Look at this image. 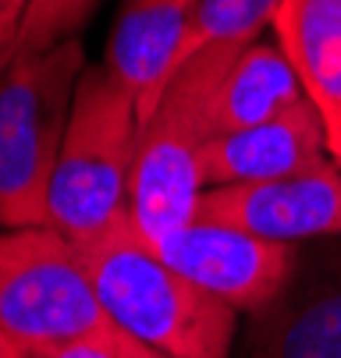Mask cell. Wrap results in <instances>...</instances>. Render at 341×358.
<instances>
[{"label":"cell","instance_id":"1","mask_svg":"<svg viewBox=\"0 0 341 358\" xmlns=\"http://www.w3.org/2000/svg\"><path fill=\"white\" fill-rule=\"evenodd\" d=\"M78 248L111 327L167 358L231 355L238 309L167 266L132 217Z\"/></svg>","mask_w":341,"mask_h":358},{"label":"cell","instance_id":"2","mask_svg":"<svg viewBox=\"0 0 341 358\" xmlns=\"http://www.w3.org/2000/svg\"><path fill=\"white\" fill-rule=\"evenodd\" d=\"M242 50V43H224L185 61L167 82L160 107L139 131L128 217L150 245L196 217L203 192V149L217 135V92Z\"/></svg>","mask_w":341,"mask_h":358},{"label":"cell","instance_id":"3","mask_svg":"<svg viewBox=\"0 0 341 358\" xmlns=\"http://www.w3.org/2000/svg\"><path fill=\"white\" fill-rule=\"evenodd\" d=\"M139 131L142 121L125 85L104 64H89L78 78L61 157L50 178L46 224L75 245H89L128 220Z\"/></svg>","mask_w":341,"mask_h":358},{"label":"cell","instance_id":"4","mask_svg":"<svg viewBox=\"0 0 341 358\" xmlns=\"http://www.w3.org/2000/svg\"><path fill=\"white\" fill-rule=\"evenodd\" d=\"M89 68L82 39L18 54L0 71V227H39L71 103Z\"/></svg>","mask_w":341,"mask_h":358},{"label":"cell","instance_id":"5","mask_svg":"<svg viewBox=\"0 0 341 358\" xmlns=\"http://www.w3.org/2000/svg\"><path fill=\"white\" fill-rule=\"evenodd\" d=\"M82 248L57 227H0V330L29 351L107 330Z\"/></svg>","mask_w":341,"mask_h":358},{"label":"cell","instance_id":"6","mask_svg":"<svg viewBox=\"0 0 341 358\" xmlns=\"http://www.w3.org/2000/svg\"><path fill=\"white\" fill-rule=\"evenodd\" d=\"M192 220L231 224L277 245L341 238V167L327 157L288 178L203 188Z\"/></svg>","mask_w":341,"mask_h":358},{"label":"cell","instance_id":"7","mask_svg":"<svg viewBox=\"0 0 341 358\" xmlns=\"http://www.w3.org/2000/svg\"><path fill=\"white\" fill-rule=\"evenodd\" d=\"M160 259L238 313H260L277 298L302 245H277L231 224L192 220L153 245Z\"/></svg>","mask_w":341,"mask_h":358},{"label":"cell","instance_id":"8","mask_svg":"<svg viewBox=\"0 0 341 358\" xmlns=\"http://www.w3.org/2000/svg\"><path fill=\"white\" fill-rule=\"evenodd\" d=\"M249 358H341V245L302 255L270 305L253 313Z\"/></svg>","mask_w":341,"mask_h":358},{"label":"cell","instance_id":"9","mask_svg":"<svg viewBox=\"0 0 341 358\" xmlns=\"http://www.w3.org/2000/svg\"><path fill=\"white\" fill-rule=\"evenodd\" d=\"M327 157L323 121L309 99H302L263 124L214 135L203 149V188L288 178Z\"/></svg>","mask_w":341,"mask_h":358},{"label":"cell","instance_id":"10","mask_svg":"<svg viewBox=\"0 0 341 358\" xmlns=\"http://www.w3.org/2000/svg\"><path fill=\"white\" fill-rule=\"evenodd\" d=\"M192 0H121L104 68L125 85L139 121L146 124L181 64Z\"/></svg>","mask_w":341,"mask_h":358},{"label":"cell","instance_id":"11","mask_svg":"<svg viewBox=\"0 0 341 358\" xmlns=\"http://www.w3.org/2000/svg\"><path fill=\"white\" fill-rule=\"evenodd\" d=\"M274 36L299 71L323 121L327 152L341 167V0H281Z\"/></svg>","mask_w":341,"mask_h":358},{"label":"cell","instance_id":"12","mask_svg":"<svg viewBox=\"0 0 341 358\" xmlns=\"http://www.w3.org/2000/svg\"><path fill=\"white\" fill-rule=\"evenodd\" d=\"M306 99V89L299 82V71L291 68L288 54L277 43L256 39L235 57L231 71L224 75V85L217 92V135L263 124L295 103Z\"/></svg>","mask_w":341,"mask_h":358},{"label":"cell","instance_id":"13","mask_svg":"<svg viewBox=\"0 0 341 358\" xmlns=\"http://www.w3.org/2000/svg\"><path fill=\"white\" fill-rule=\"evenodd\" d=\"M277 11H281V0H192L188 32L181 43V64L210 46L256 43L263 29L274 25Z\"/></svg>","mask_w":341,"mask_h":358},{"label":"cell","instance_id":"14","mask_svg":"<svg viewBox=\"0 0 341 358\" xmlns=\"http://www.w3.org/2000/svg\"><path fill=\"white\" fill-rule=\"evenodd\" d=\"M96 8H100V0H29L18 54H43L68 39H78L92 22Z\"/></svg>","mask_w":341,"mask_h":358},{"label":"cell","instance_id":"15","mask_svg":"<svg viewBox=\"0 0 341 358\" xmlns=\"http://www.w3.org/2000/svg\"><path fill=\"white\" fill-rule=\"evenodd\" d=\"M25 358H121L118 330L107 327V330H100V334H89V337H78V341H68V344L36 348V351H29Z\"/></svg>","mask_w":341,"mask_h":358},{"label":"cell","instance_id":"16","mask_svg":"<svg viewBox=\"0 0 341 358\" xmlns=\"http://www.w3.org/2000/svg\"><path fill=\"white\" fill-rule=\"evenodd\" d=\"M29 0H0V71H4L18 54V36L25 25Z\"/></svg>","mask_w":341,"mask_h":358},{"label":"cell","instance_id":"17","mask_svg":"<svg viewBox=\"0 0 341 358\" xmlns=\"http://www.w3.org/2000/svg\"><path fill=\"white\" fill-rule=\"evenodd\" d=\"M114 330H118V327H114ZM118 348H121V358H167V355H160V351H153V348L132 341V337L121 334V330H118Z\"/></svg>","mask_w":341,"mask_h":358},{"label":"cell","instance_id":"18","mask_svg":"<svg viewBox=\"0 0 341 358\" xmlns=\"http://www.w3.org/2000/svg\"><path fill=\"white\" fill-rule=\"evenodd\" d=\"M25 355H29V348L22 341H15L8 330H0V358H25Z\"/></svg>","mask_w":341,"mask_h":358}]
</instances>
